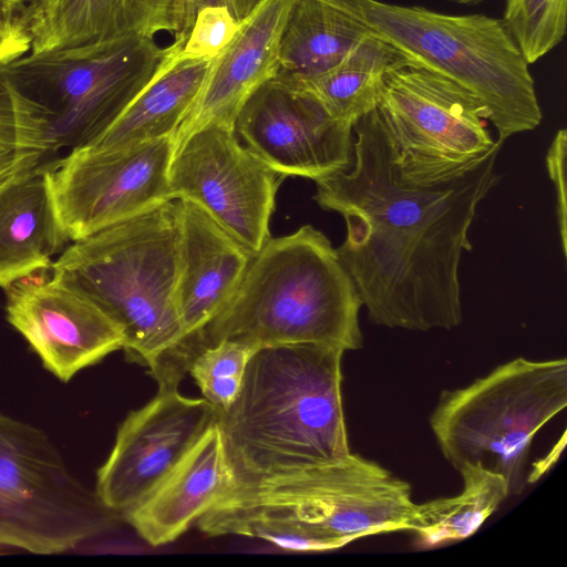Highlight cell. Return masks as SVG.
Masks as SVG:
<instances>
[{"mask_svg": "<svg viewBox=\"0 0 567 567\" xmlns=\"http://www.w3.org/2000/svg\"><path fill=\"white\" fill-rule=\"evenodd\" d=\"M352 131L351 166L316 181L313 198L346 221L336 250L369 321L423 332L460 326L458 267L472 249L478 203L501 179L495 165L503 142L465 174L421 185L402 175L375 107Z\"/></svg>", "mask_w": 567, "mask_h": 567, "instance_id": "obj_1", "label": "cell"}, {"mask_svg": "<svg viewBox=\"0 0 567 567\" xmlns=\"http://www.w3.org/2000/svg\"><path fill=\"white\" fill-rule=\"evenodd\" d=\"M344 350L258 348L234 402L218 411L233 486L337 462L350 453L342 403Z\"/></svg>", "mask_w": 567, "mask_h": 567, "instance_id": "obj_2", "label": "cell"}, {"mask_svg": "<svg viewBox=\"0 0 567 567\" xmlns=\"http://www.w3.org/2000/svg\"><path fill=\"white\" fill-rule=\"evenodd\" d=\"M415 508L408 482L350 452L337 462L231 486L196 525L208 536L327 551L371 535L411 532Z\"/></svg>", "mask_w": 567, "mask_h": 567, "instance_id": "obj_3", "label": "cell"}, {"mask_svg": "<svg viewBox=\"0 0 567 567\" xmlns=\"http://www.w3.org/2000/svg\"><path fill=\"white\" fill-rule=\"evenodd\" d=\"M178 202L168 200L72 241L51 275L94 301L124 334L128 359L158 386H178L184 331L176 306Z\"/></svg>", "mask_w": 567, "mask_h": 567, "instance_id": "obj_4", "label": "cell"}, {"mask_svg": "<svg viewBox=\"0 0 567 567\" xmlns=\"http://www.w3.org/2000/svg\"><path fill=\"white\" fill-rule=\"evenodd\" d=\"M362 300L330 240L311 225L269 238L225 308L198 333L190 351L223 340L261 347L317 343L363 347Z\"/></svg>", "mask_w": 567, "mask_h": 567, "instance_id": "obj_5", "label": "cell"}, {"mask_svg": "<svg viewBox=\"0 0 567 567\" xmlns=\"http://www.w3.org/2000/svg\"><path fill=\"white\" fill-rule=\"evenodd\" d=\"M415 68L444 76L487 109L498 140L536 128L543 118L529 64L501 19L453 16L380 0H331Z\"/></svg>", "mask_w": 567, "mask_h": 567, "instance_id": "obj_6", "label": "cell"}, {"mask_svg": "<svg viewBox=\"0 0 567 567\" xmlns=\"http://www.w3.org/2000/svg\"><path fill=\"white\" fill-rule=\"evenodd\" d=\"M566 406L567 360L519 357L465 386L442 391L429 423L456 471L473 464L497 473L514 496L527 483L534 437Z\"/></svg>", "mask_w": 567, "mask_h": 567, "instance_id": "obj_7", "label": "cell"}, {"mask_svg": "<svg viewBox=\"0 0 567 567\" xmlns=\"http://www.w3.org/2000/svg\"><path fill=\"white\" fill-rule=\"evenodd\" d=\"M167 51L154 38L133 37L28 53L0 76L41 107L47 154L100 137L156 76Z\"/></svg>", "mask_w": 567, "mask_h": 567, "instance_id": "obj_8", "label": "cell"}, {"mask_svg": "<svg viewBox=\"0 0 567 567\" xmlns=\"http://www.w3.org/2000/svg\"><path fill=\"white\" fill-rule=\"evenodd\" d=\"M116 516L70 472L43 431L0 412V546L63 553L105 532Z\"/></svg>", "mask_w": 567, "mask_h": 567, "instance_id": "obj_9", "label": "cell"}, {"mask_svg": "<svg viewBox=\"0 0 567 567\" xmlns=\"http://www.w3.org/2000/svg\"><path fill=\"white\" fill-rule=\"evenodd\" d=\"M402 175L416 184L456 178L484 158L496 141L484 104L457 83L405 66L388 75L375 106Z\"/></svg>", "mask_w": 567, "mask_h": 567, "instance_id": "obj_10", "label": "cell"}, {"mask_svg": "<svg viewBox=\"0 0 567 567\" xmlns=\"http://www.w3.org/2000/svg\"><path fill=\"white\" fill-rule=\"evenodd\" d=\"M175 135L109 148L78 146L45 163L58 219L69 241L165 202Z\"/></svg>", "mask_w": 567, "mask_h": 567, "instance_id": "obj_11", "label": "cell"}, {"mask_svg": "<svg viewBox=\"0 0 567 567\" xmlns=\"http://www.w3.org/2000/svg\"><path fill=\"white\" fill-rule=\"evenodd\" d=\"M284 178L240 144L234 125L220 122L177 140L168 171L172 199L198 206L254 254L270 238Z\"/></svg>", "mask_w": 567, "mask_h": 567, "instance_id": "obj_12", "label": "cell"}, {"mask_svg": "<svg viewBox=\"0 0 567 567\" xmlns=\"http://www.w3.org/2000/svg\"><path fill=\"white\" fill-rule=\"evenodd\" d=\"M352 126L278 74L248 97L234 122L244 146L271 169L315 182L351 166Z\"/></svg>", "mask_w": 567, "mask_h": 567, "instance_id": "obj_13", "label": "cell"}, {"mask_svg": "<svg viewBox=\"0 0 567 567\" xmlns=\"http://www.w3.org/2000/svg\"><path fill=\"white\" fill-rule=\"evenodd\" d=\"M217 414L204 398L185 396L178 386H158L157 394L130 412L117 429L96 473L94 491L101 503L123 517L171 473Z\"/></svg>", "mask_w": 567, "mask_h": 567, "instance_id": "obj_14", "label": "cell"}, {"mask_svg": "<svg viewBox=\"0 0 567 567\" xmlns=\"http://www.w3.org/2000/svg\"><path fill=\"white\" fill-rule=\"evenodd\" d=\"M4 291L8 322L63 382L123 348L115 321L49 270L20 278Z\"/></svg>", "mask_w": 567, "mask_h": 567, "instance_id": "obj_15", "label": "cell"}, {"mask_svg": "<svg viewBox=\"0 0 567 567\" xmlns=\"http://www.w3.org/2000/svg\"><path fill=\"white\" fill-rule=\"evenodd\" d=\"M292 0H262L213 58L204 83L175 134L176 141L209 123L234 125L248 97L279 70V42Z\"/></svg>", "mask_w": 567, "mask_h": 567, "instance_id": "obj_16", "label": "cell"}, {"mask_svg": "<svg viewBox=\"0 0 567 567\" xmlns=\"http://www.w3.org/2000/svg\"><path fill=\"white\" fill-rule=\"evenodd\" d=\"M31 54L103 44L159 31L174 35L177 0H19Z\"/></svg>", "mask_w": 567, "mask_h": 567, "instance_id": "obj_17", "label": "cell"}, {"mask_svg": "<svg viewBox=\"0 0 567 567\" xmlns=\"http://www.w3.org/2000/svg\"><path fill=\"white\" fill-rule=\"evenodd\" d=\"M176 306L184 336L202 331L229 302L255 255L202 208L177 200Z\"/></svg>", "mask_w": 567, "mask_h": 567, "instance_id": "obj_18", "label": "cell"}, {"mask_svg": "<svg viewBox=\"0 0 567 567\" xmlns=\"http://www.w3.org/2000/svg\"><path fill=\"white\" fill-rule=\"evenodd\" d=\"M233 486L217 421L123 518L152 546L176 540Z\"/></svg>", "mask_w": 567, "mask_h": 567, "instance_id": "obj_19", "label": "cell"}, {"mask_svg": "<svg viewBox=\"0 0 567 567\" xmlns=\"http://www.w3.org/2000/svg\"><path fill=\"white\" fill-rule=\"evenodd\" d=\"M33 163L0 183V287L41 270L69 241L51 196L45 163Z\"/></svg>", "mask_w": 567, "mask_h": 567, "instance_id": "obj_20", "label": "cell"}, {"mask_svg": "<svg viewBox=\"0 0 567 567\" xmlns=\"http://www.w3.org/2000/svg\"><path fill=\"white\" fill-rule=\"evenodd\" d=\"M162 68L117 120L84 147L109 148L175 135L193 106L213 59H179L172 43Z\"/></svg>", "mask_w": 567, "mask_h": 567, "instance_id": "obj_21", "label": "cell"}, {"mask_svg": "<svg viewBox=\"0 0 567 567\" xmlns=\"http://www.w3.org/2000/svg\"><path fill=\"white\" fill-rule=\"evenodd\" d=\"M368 33L331 0H292L280 37L277 74L291 80L321 74Z\"/></svg>", "mask_w": 567, "mask_h": 567, "instance_id": "obj_22", "label": "cell"}, {"mask_svg": "<svg viewBox=\"0 0 567 567\" xmlns=\"http://www.w3.org/2000/svg\"><path fill=\"white\" fill-rule=\"evenodd\" d=\"M405 66L415 68L401 51L368 33L330 70L289 80L313 95L331 116L353 124L377 106L388 75Z\"/></svg>", "mask_w": 567, "mask_h": 567, "instance_id": "obj_23", "label": "cell"}, {"mask_svg": "<svg viewBox=\"0 0 567 567\" xmlns=\"http://www.w3.org/2000/svg\"><path fill=\"white\" fill-rule=\"evenodd\" d=\"M457 472L463 481L458 494L416 504L411 533L425 545L472 536L511 496L507 482L497 473L473 464Z\"/></svg>", "mask_w": 567, "mask_h": 567, "instance_id": "obj_24", "label": "cell"}, {"mask_svg": "<svg viewBox=\"0 0 567 567\" xmlns=\"http://www.w3.org/2000/svg\"><path fill=\"white\" fill-rule=\"evenodd\" d=\"M501 20L526 62L533 64L563 41L567 0H505Z\"/></svg>", "mask_w": 567, "mask_h": 567, "instance_id": "obj_25", "label": "cell"}, {"mask_svg": "<svg viewBox=\"0 0 567 567\" xmlns=\"http://www.w3.org/2000/svg\"><path fill=\"white\" fill-rule=\"evenodd\" d=\"M256 350L240 341H219L198 351L187 373L200 389L204 399L218 411L226 410L237 396L248 361Z\"/></svg>", "mask_w": 567, "mask_h": 567, "instance_id": "obj_26", "label": "cell"}, {"mask_svg": "<svg viewBox=\"0 0 567 567\" xmlns=\"http://www.w3.org/2000/svg\"><path fill=\"white\" fill-rule=\"evenodd\" d=\"M0 135L23 150L44 152V120L40 106L0 76Z\"/></svg>", "mask_w": 567, "mask_h": 567, "instance_id": "obj_27", "label": "cell"}, {"mask_svg": "<svg viewBox=\"0 0 567 567\" xmlns=\"http://www.w3.org/2000/svg\"><path fill=\"white\" fill-rule=\"evenodd\" d=\"M239 24L225 8H204L196 14L181 47L179 59L215 58L233 39Z\"/></svg>", "mask_w": 567, "mask_h": 567, "instance_id": "obj_28", "label": "cell"}, {"mask_svg": "<svg viewBox=\"0 0 567 567\" xmlns=\"http://www.w3.org/2000/svg\"><path fill=\"white\" fill-rule=\"evenodd\" d=\"M18 12V3L0 0V70L28 54L31 49V39Z\"/></svg>", "mask_w": 567, "mask_h": 567, "instance_id": "obj_29", "label": "cell"}, {"mask_svg": "<svg viewBox=\"0 0 567 567\" xmlns=\"http://www.w3.org/2000/svg\"><path fill=\"white\" fill-rule=\"evenodd\" d=\"M567 131L559 130L548 150L546 157L548 174L557 193V220L563 252H567V187H566Z\"/></svg>", "mask_w": 567, "mask_h": 567, "instance_id": "obj_30", "label": "cell"}, {"mask_svg": "<svg viewBox=\"0 0 567 567\" xmlns=\"http://www.w3.org/2000/svg\"><path fill=\"white\" fill-rule=\"evenodd\" d=\"M178 24L174 34V42L181 47L193 25L196 14L208 7H221L227 9L233 18L243 22L262 0H177Z\"/></svg>", "mask_w": 567, "mask_h": 567, "instance_id": "obj_31", "label": "cell"}, {"mask_svg": "<svg viewBox=\"0 0 567 567\" xmlns=\"http://www.w3.org/2000/svg\"><path fill=\"white\" fill-rule=\"evenodd\" d=\"M42 157L43 154L39 151L0 150V183Z\"/></svg>", "mask_w": 567, "mask_h": 567, "instance_id": "obj_32", "label": "cell"}, {"mask_svg": "<svg viewBox=\"0 0 567 567\" xmlns=\"http://www.w3.org/2000/svg\"><path fill=\"white\" fill-rule=\"evenodd\" d=\"M0 146L9 147V148L22 150L14 142H12L11 140H9V138H7V137H4L2 135H0Z\"/></svg>", "mask_w": 567, "mask_h": 567, "instance_id": "obj_33", "label": "cell"}, {"mask_svg": "<svg viewBox=\"0 0 567 567\" xmlns=\"http://www.w3.org/2000/svg\"><path fill=\"white\" fill-rule=\"evenodd\" d=\"M451 2H455L458 4H477L482 2L483 0H449Z\"/></svg>", "mask_w": 567, "mask_h": 567, "instance_id": "obj_34", "label": "cell"}, {"mask_svg": "<svg viewBox=\"0 0 567 567\" xmlns=\"http://www.w3.org/2000/svg\"><path fill=\"white\" fill-rule=\"evenodd\" d=\"M11 1H14V2H17L16 0H11Z\"/></svg>", "mask_w": 567, "mask_h": 567, "instance_id": "obj_35", "label": "cell"}]
</instances>
